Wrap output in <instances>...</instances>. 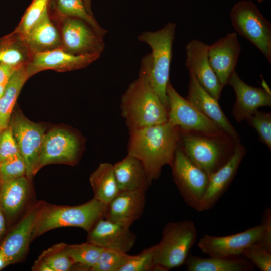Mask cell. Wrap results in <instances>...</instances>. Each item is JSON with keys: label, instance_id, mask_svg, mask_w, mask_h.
Masks as SVG:
<instances>
[{"label": "cell", "instance_id": "obj_39", "mask_svg": "<svg viewBox=\"0 0 271 271\" xmlns=\"http://www.w3.org/2000/svg\"><path fill=\"white\" fill-rule=\"evenodd\" d=\"M20 153L12 127L0 132V162Z\"/></svg>", "mask_w": 271, "mask_h": 271}, {"label": "cell", "instance_id": "obj_36", "mask_svg": "<svg viewBox=\"0 0 271 271\" xmlns=\"http://www.w3.org/2000/svg\"><path fill=\"white\" fill-rule=\"evenodd\" d=\"M247 121L256 131L260 141L271 149V113L256 110Z\"/></svg>", "mask_w": 271, "mask_h": 271}, {"label": "cell", "instance_id": "obj_40", "mask_svg": "<svg viewBox=\"0 0 271 271\" xmlns=\"http://www.w3.org/2000/svg\"><path fill=\"white\" fill-rule=\"evenodd\" d=\"M262 223L264 227V235L260 242L261 245L271 250V209L266 208L262 218Z\"/></svg>", "mask_w": 271, "mask_h": 271}, {"label": "cell", "instance_id": "obj_31", "mask_svg": "<svg viewBox=\"0 0 271 271\" xmlns=\"http://www.w3.org/2000/svg\"><path fill=\"white\" fill-rule=\"evenodd\" d=\"M58 13L64 17L80 19L92 27L101 36L104 37L107 31L98 24L93 15L87 10L82 0H55Z\"/></svg>", "mask_w": 271, "mask_h": 271}, {"label": "cell", "instance_id": "obj_28", "mask_svg": "<svg viewBox=\"0 0 271 271\" xmlns=\"http://www.w3.org/2000/svg\"><path fill=\"white\" fill-rule=\"evenodd\" d=\"M29 78L26 65L16 70L7 83L4 92L0 98L1 131L8 127L11 114L17 99Z\"/></svg>", "mask_w": 271, "mask_h": 271}, {"label": "cell", "instance_id": "obj_21", "mask_svg": "<svg viewBox=\"0 0 271 271\" xmlns=\"http://www.w3.org/2000/svg\"><path fill=\"white\" fill-rule=\"evenodd\" d=\"M87 240L103 248L127 253L134 246L136 236L129 227L103 218L88 232Z\"/></svg>", "mask_w": 271, "mask_h": 271}, {"label": "cell", "instance_id": "obj_33", "mask_svg": "<svg viewBox=\"0 0 271 271\" xmlns=\"http://www.w3.org/2000/svg\"><path fill=\"white\" fill-rule=\"evenodd\" d=\"M50 0H33L14 33L22 39L48 12Z\"/></svg>", "mask_w": 271, "mask_h": 271}, {"label": "cell", "instance_id": "obj_25", "mask_svg": "<svg viewBox=\"0 0 271 271\" xmlns=\"http://www.w3.org/2000/svg\"><path fill=\"white\" fill-rule=\"evenodd\" d=\"M22 39L32 54L63 47L61 35L48 12Z\"/></svg>", "mask_w": 271, "mask_h": 271}, {"label": "cell", "instance_id": "obj_48", "mask_svg": "<svg viewBox=\"0 0 271 271\" xmlns=\"http://www.w3.org/2000/svg\"><path fill=\"white\" fill-rule=\"evenodd\" d=\"M1 132V129H0V132Z\"/></svg>", "mask_w": 271, "mask_h": 271}, {"label": "cell", "instance_id": "obj_17", "mask_svg": "<svg viewBox=\"0 0 271 271\" xmlns=\"http://www.w3.org/2000/svg\"><path fill=\"white\" fill-rule=\"evenodd\" d=\"M13 133L26 165L25 176L30 180L32 169L39 154L44 137L43 127L23 116H17L13 126Z\"/></svg>", "mask_w": 271, "mask_h": 271}, {"label": "cell", "instance_id": "obj_15", "mask_svg": "<svg viewBox=\"0 0 271 271\" xmlns=\"http://www.w3.org/2000/svg\"><path fill=\"white\" fill-rule=\"evenodd\" d=\"M241 47L235 32L208 45V57L210 66L220 83L224 87L235 71Z\"/></svg>", "mask_w": 271, "mask_h": 271}, {"label": "cell", "instance_id": "obj_34", "mask_svg": "<svg viewBox=\"0 0 271 271\" xmlns=\"http://www.w3.org/2000/svg\"><path fill=\"white\" fill-rule=\"evenodd\" d=\"M156 245L144 249L136 255H129L119 271L155 270Z\"/></svg>", "mask_w": 271, "mask_h": 271}, {"label": "cell", "instance_id": "obj_20", "mask_svg": "<svg viewBox=\"0 0 271 271\" xmlns=\"http://www.w3.org/2000/svg\"><path fill=\"white\" fill-rule=\"evenodd\" d=\"M246 154L245 147L238 143L229 160L209 175L208 186L201 204V211L213 207L228 189L233 181L239 167Z\"/></svg>", "mask_w": 271, "mask_h": 271}, {"label": "cell", "instance_id": "obj_35", "mask_svg": "<svg viewBox=\"0 0 271 271\" xmlns=\"http://www.w3.org/2000/svg\"><path fill=\"white\" fill-rule=\"evenodd\" d=\"M129 255L118 250L104 248L91 271H119Z\"/></svg>", "mask_w": 271, "mask_h": 271}, {"label": "cell", "instance_id": "obj_26", "mask_svg": "<svg viewBox=\"0 0 271 271\" xmlns=\"http://www.w3.org/2000/svg\"><path fill=\"white\" fill-rule=\"evenodd\" d=\"M238 256L202 258L189 254L185 263L188 271H250L255 265Z\"/></svg>", "mask_w": 271, "mask_h": 271}, {"label": "cell", "instance_id": "obj_6", "mask_svg": "<svg viewBox=\"0 0 271 271\" xmlns=\"http://www.w3.org/2000/svg\"><path fill=\"white\" fill-rule=\"evenodd\" d=\"M197 237V230L191 220L166 224L162 239L156 244L155 270H169L184 264Z\"/></svg>", "mask_w": 271, "mask_h": 271}, {"label": "cell", "instance_id": "obj_27", "mask_svg": "<svg viewBox=\"0 0 271 271\" xmlns=\"http://www.w3.org/2000/svg\"><path fill=\"white\" fill-rule=\"evenodd\" d=\"M89 181L95 198L108 204L119 193L113 165L102 163L90 175Z\"/></svg>", "mask_w": 271, "mask_h": 271}, {"label": "cell", "instance_id": "obj_44", "mask_svg": "<svg viewBox=\"0 0 271 271\" xmlns=\"http://www.w3.org/2000/svg\"><path fill=\"white\" fill-rule=\"evenodd\" d=\"M82 1L88 12L93 15L91 8V0H82Z\"/></svg>", "mask_w": 271, "mask_h": 271}, {"label": "cell", "instance_id": "obj_2", "mask_svg": "<svg viewBox=\"0 0 271 271\" xmlns=\"http://www.w3.org/2000/svg\"><path fill=\"white\" fill-rule=\"evenodd\" d=\"M120 107L129 130L168 121V110L154 91L142 68L138 77L123 94Z\"/></svg>", "mask_w": 271, "mask_h": 271}, {"label": "cell", "instance_id": "obj_19", "mask_svg": "<svg viewBox=\"0 0 271 271\" xmlns=\"http://www.w3.org/2000/svg\"><path fill=\"white\" fill-rule=\"evenodd\" d=\"M228 84L232 86L236 94L232 114L236 121L246 120L259 107L271 106V93L263 88L247 84L236 71L231 76Z\"/></svg>", "mask_w": 271, "mask_h": 271}, {"label": "cell", "instance_id": "obj_30", "mask_svg": "<svg viewBox=\"0 0 271 271\" xmlns=\"http://www.w3.org/2000/svg\"><path fill=\"white\" fill-rule=\"evenodd\" d=\"M104 248L87 241L79 244H66L65 251L75 268L91 270Z\"/></svg>", "mask_w": 271, "mask_h": 271}, {"label": "cell", "instance_id": "obj_7", "mask_svg": "<svg viewBox=\"0 0 271 271\" xmlns=\"http://www.w3.org/2000/svg\"><path fill=\"white\" fill-rule=\"evenodd\" d=\"M232 24L240 35L249 40L271 62V24L250 0L236 3L230 11Z\"/></svg>", "mask_w": 271, "mask_h": 271}, {"label": "cell", "instance_id": "obj_4", "mask_svg": "<svg viewBox=\"0 0 271 271\" xmlns=\"http://www.w3.org/2000/svg\"><path fill=\"white\" fill-rule=\"evenodd\" d=\"M106 206L95 197L76 206L56 205L43 202L36 220L32 241L50 230L61 227H79L88 232L104 217Z\"/></svg>", "mask_w": 271, "mask_h": 271}, {"label": "cell", "instance_id": "obj_23", "mask_svg": "<svg viewBox=\"0 0 271 271\" xmlns=\"http://www.w3.org/2000/svg\"><path fill=\"white\" fill-rule=\"evenodd\" d=\"M30 180L25 175L0 185V207L5 217L13 219L25 208L30 193Z\"/></svg>", "mask_w": 271, "mask_h": 271}, {"label": "cell", "instance_id": "obj_5", "mask_svg": "<svg viewBox=\"0 0 271 271\" xmlns=\"http://www.w3.org/2000/svg\"><path fill=\"white\" fill-rule=\"evenodd\" d=\"M180 131L179 146L181 149L192 162L208 175L229 160L238 143L227 134Z\"/></svg>", "mask_w": 271, "mask_h": 271}, {"label": "cell", "instance_id": "obj_11", "mask_svg": "<svg viewBox=\"0 0 271 271\" xmlns=\"http://www.w3.org/2000/svg\"><path fill=\"white\" fill-rule=\"evenodd\" d=\"M263 223L238 233L223 236L205 234L199 241V249L209 257H228L242 255L249 246L260 242L264 235Z\"/></svg>", "mask_w": 271, "mask_h": 271}, {"label": "cell", "instance_id": "obj_43", "mask_svg": "<svg viewBox=\"0 0 271 271\" xmlns=\"http://www.w3.org/2000/svg\"><path fill=\"white\" fill-rule=\"evenodd\" d=\"M5 215L0 207V238L6 230Z\"/></svg>", "mask_w": 271, "mask_h": 271}, {"label": "cell", "instance_id": "obj_22", "mask_svg": "<svg viewBox=\"0 0 271 271\" xmlns=\"http://www.w3.org/2000/svg\"><path fill=\"white\" fill-rule=\"evenodd\" d=\"M144 191H120L106 206L104 218L130 227L143 214L145 205Z\"/></svg>", "mask_w": 271, "mask_h": 271}, {"label": "cell", "instance_id": "obj_42", "mask_svg": "<svg viewBox=\"0 0 271 271\" xmlns=\"http://www.w3.org/2000/svg\"><path fill=\"white\" fill-rule=\"evenodd\" d=\"M33 271H52L51 268L42 259L38 258L32 267Z\"/></svg>", "mask_w": 271, "mask_h": 271}, {"label": "cell", "instance_id": "obj_29", "mask_svg": "<svg viewBox=\"0 0 271 271\" xmlns=\"http://www.w3.org/2000/svg\"><path fill=\"white\" fill-rule=\"evenodd\" d=\"M14 35L0 42V63L21 67L27 64L32 54L23 39Z\"/></svg>", "mask_w": 271, "mask_h": 271}, {"label": "cell", "instance_id": "obj_37", "mask_svg": "<svg viewBox=\"0 0 271 271\" xmlns=\"http://www.w3.org/2000/svg\"><path fill=\"white\" fill-rule=\"evenodd\" d=\"M24 160L20 154L0 162L1 184L26 175Z\"/></svg>", "mask_w": 271, "mask_h": 271}, {"label": "cell", "instance_id": "obj_32", "mask_svg": "<svg viewBox=\"0 0 271 271\" xmlns=\"http://www.w3.org/2000/svg\"><path fill=\"white\" fill-rule=\"evenodd\" d=\"M65 243L53 245L42 252L38 257L43 260L52 271H68L75 267L71 259L65 251Z\"/></svg>", "mask_w": 271, "mask_h": 271}, {"label": "cell", "instance_id": "obj_46", "mask_svg": "<svg viewBox=\"0 0 271 271\" xmlns=\"http://www.w3.org/2000/svg\"><path fill=\"white\" fill-rule=\"evenodd\" d=\"M6 84L0 85V98L2 96Z\"/></svg>", "mask_w": 271, "mask_h": 271}, {"label": "cell", "instance_id": "obj_12", "mask_svg": "<svg viewBox=\"0 0 271 271\" xmlns=\"http://www.w3.org/2000/svg\"><path fill=\"white\" fill-rule=\"evenodd\" d=\"M63 18L61 37L65 50L75 55L101 54L105 47L103 37L80 19Z\"/></svg>", "mask_w": 271, "mask_h": 271}, {"label": "cell", "instance_id": "obj_8", "mask_svg": "<svg viewBox=\"0 0 271 271\" xmlns=\"http://www.w3.org/2000/svg\"><path fill=\"white\" fill-rule=\"evenodd\" d=\"M174 183L185 202L197 211L201 204L209 181V175L192 162L180 146L170 165Z\"/></svg>", "mask_w": 271, "mask_h": 271}, {"label": "cell", "instance_id": "obj_1", "mask_svg": "<svg viewBox=\"0 0 271 271\" xmlns=\"http://www.w3.org/2000/svg\"><path fill=\"white\" fill-rule=\"evenodd\" d=\"M129 132L127 154L140 161L152 184L164 166L171 165L179 146L180 130L167 121Z\"/></svg>", "mask_w": 271, "mask_h": 271}, {"label": "cell", "instance_id": "obj_3", "mask_svg": "<svg viewBox=\"0 0 271 271\" xmlns=\"http://www.w3.org/2000/svg\"><path fill=\"white\" fill-rule=\"evenodd\" d=\"M176 24L169 22L156 31H146L138 37L141 42L151 48V53L143 58L141 64L150 85L168 109L167 88L169 81L170 67L172 58V47Z\"/></svg>", "mask_w": 271, "mask_h": 271}, {"label": "cell", "instance_id": "obj_13", "mask_svg": "<svg viewBox=\"0 0 271 271\" xmlns=\"http://www.w3.org/2000/svg\"><path fill=\"white\" fill-rule=\"evenodd\" d=\"M40 201L31 206L7 235L0 245V252L7 265L22 261L26 256L38 214L43 204Z\"/></svg>", "mask_w": 271, "mask_h": 271}, {"label": "cell", "instance_id": "obj_38", "mask_svg": "<svg viewBox=\"0 0 271 271\" xmlns=\"http://www.w3.org/2000/svg\"><path fill=\"white\" fill-rule=\"evenodd\" d=\"M242 255L261 271L271 270V250L256 242L247 247Z\"/></svg>", "mask_w": 271, "mask_h": 271}, {"label": "cell", "instance_id": "obj_14", "mask_svg": "<svg viewBox=\"0 0 271 271\" xmlns=\"http://www.w3.org/2000/svg\"><path fill=\"white\" fill-rule=\"evenodd\" d=\"M99 54L75 55L63 47L33 54L26 64L29 77L45 70L71 71L84 68L98 59Z\"/></svg>", "mask_w": 271, "mask_h": 271}, {"label": "cell", "instance_id": "obj_49", "mask_svg": "<svg viewBox=\"0 0 271 271\" xmlns=\"http://www.w3.org/2000/svg\"><path fill=\"white\" fill-rule=\"evenodd\" d=\"M0 185H1V182H0Z\"/></svg>", "mask_w": 271, "mask_h": 271}, {"label": "cell", "instance_id": "obj_47", "mask_svg": "<svg viewBox=\"0 0 271 271\" xmlns=\"http://www.w3.org/2000/svg\"><path fill=\"white\" fill-rule=\"evenodd\" d=\"M256 1L259 3H261L263 2L264 1H266V0H256Z\"/></svg>", "mask_w": 271, "mask_h": 271}, {"label": "cell", "instance_id": "obj_24", "mask_svg": "<svg viewBox=\"0 0 271 271\" xmlns=\"http://www.w3.org/2000/svg\"><path fill=\"white\" fill-rule=\"evenodd\" d=\"M113 169L120 191H146L151 185L142 163L130 155L114 164Z\"/></svg>", "mask_w": 271, "mask_h": 271}, {"label": "cell", "instance_id": "obj_10", "mask_svg": "<svg viewBox=\"0 0 271 271\" xmlns=\"http://www.w3.org/2000/svg\"><path fill=\"white\" fill-rule=\"evenodd\" d=\"M80 150V140L76 134L61 128L49 131L44 134L40 152L33 167L32 175L50 164H76Z\"/></svg>", "mask_w": 271, "mask_h": 271}, {"label": "cell", "instance_id": "obj_45", "mask_svg": "<svg viewBox=\"0 0 271 271\" xmlns=\"http://www.w3.org/2000/svg\"><path fill=\"white\" fill-rule=\"evenodd\" d=\"M7 266H8L7 262L3 254L0 252V270L3 269Z\"/></svg>", "mask_w": 271, "mask_h": 271}, {"label": "cell", "instance_id": "obj_18", "mask_svg": "<svg viewBox=\"0 0 271 271\" xmlns=\"http://www.w3.org/2000/svg\"><path fill=\"white\" fill-rule=\"evenodd\" d=\"M189 73L188 94L186 99L235 142L240 143L238 132L223 112L218 100L200 85L192 71L189 70Z\"/></svg>", "mask_w": 271, "mask_h": 271}, {"label": "cell", "instance_id": "obj_16", "mask_svg": "<svg viewBox=\"0 0 271 271\" xmlns=\"http://www.w3.org/2000/svg\"><path fill=\"white\" fill-rule=\"evenodd\" d=\"M208 45L203 42L193 39L186 46L185 64L192 71L200 85L214 98L220 99L223 85L212 69L208 57Z\"/></svg>", "mask_w": 271, "mask_h": 271}, {"label": "cell", "instance_id": "obj_9", "mask_svg": "<svg viewBox=\"0 0 271 271\" xmlns=\"http://www.w3.org/2000/svg\"><path fill=\"white\" fill-rule=\"evenodd\" d=\"M168 122L180 130L213 135L227 134L175 90L170 82L167 88ZM228 135V134H227Z\"/></svg>", "mask_w": 271, "mask_h": 271}, {"label": "cell", "instance_id": "obj_41", "mask_svg": "<svg viewBox=\"0 0 271 271\" xmlns=\"http://www.w3.org/2000/svg\"><path fill=\"white\" fill-rule=\"evenodd\" d=\"M21 67L0 63V85L6 84L14 72Z\"/></svg>", "mask_w": 271, "mask_h": 271}]
</instances>
